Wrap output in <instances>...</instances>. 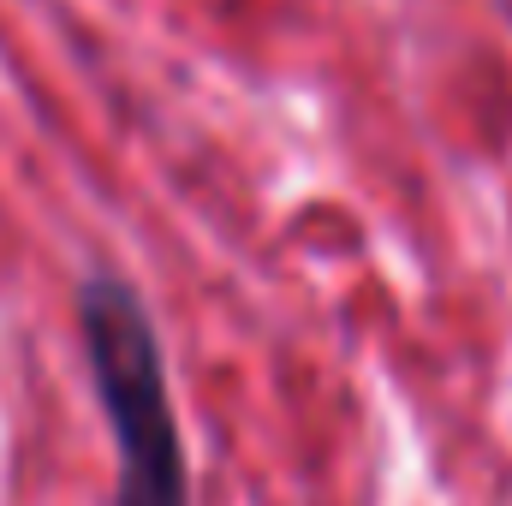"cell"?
I'll list each match as a JSON object with an SVG mask.
<instances>
[{
  "label": "cell",
  "instance_id": "cell-1",
  "mask_svg": "<svg viewBox=\"0 0 512 506\" xmlns=\"http://www.w3.org/2000/svg\"><path fill=\"white\" fill-rule=\"evenodd\" d=\"M78 328H84L90 381L114 435V459H120L114 506H191L185 435H179L167 352L149 304L120 274H90L78 286Z\"/></svg>",
  "mask_w": 512,
  "mask_h": 506
}]
</instances>
